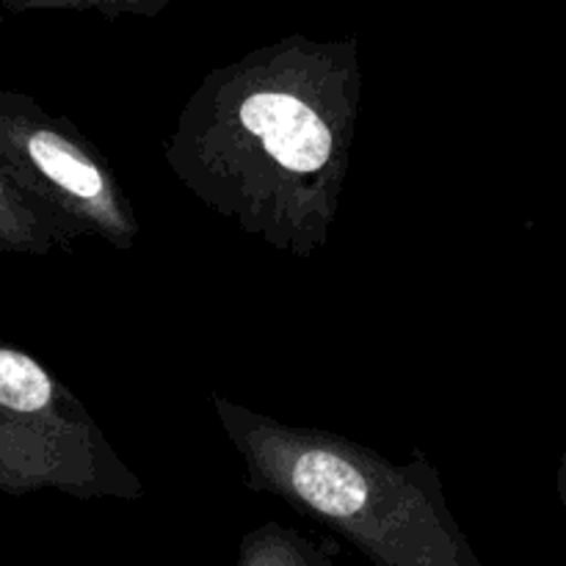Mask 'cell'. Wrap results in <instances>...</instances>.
I'll return each mask as SVG.
<instances>
[{
  "instance_id": "7a4b0ae2",
  "label": "cell",
  "mask_w": 566,
  "mask_h": 566,
  "mask_svg": "<svg viewBox=\"0 0 566 566\" xmlns=\"http://www.w3.org/2000/svg\"><path fill=\"white\" fill-rule=\"evenodd\" d=\"M210 407L249 490L282 497L376 566H481L440 473L420 453L392 462L357 440L282 423L216 392Z\"/></svg>"
},
{
  "instance_id": "277c9868",
  "label": "cell",
  "mask_w": 566,
  "mask_h": 566,
  "mask_svg": "<svg viewBox=\"0 0 566 566\" xmlns=\"http://www.w3.org/2000/svg\"><path fill=\"white\" fill-rule=\"evenodd\" d=\"M0 169L83 238L127 252L138 216L114 166L92 138L28 94L0 86Z\"/></svg>"
},
{
  "instance_id": "8992f818",
  "label": "cell",
  "mask_w": 566,
  "mask_h": 566,
  "mask_svg": "<svg viewBox=\"0 0 566 566\" xmlns=\"http://www.w3.org/2000/svg\"><path fill=\"white\" fill-rule=\"evenodd\" d=\"M235 566H332V558L298 531L265 523L243 536Z\"/></svg>"
},
{
  "instance_id": "52a82bcc",
  "label": "cell",
  "mask_w": 566,
  "mask_h": 566,
  "mask_svg": "<svg viewBox=\"0 0 566 566\" xmlns=\"http://www.w3.org/2000/svg\"><path fill=\"white\" fill-rule=\"evenodd\" d=\"M11 11H94L105 20L119 17H155L171 0H3Z\"/></svg>"
},
{
  "instance_id": "9c48e42d",
  "label": "cell",
  "mask_w": 566,
  "mask_h": 566,
  "mask_svg": "<svg viewBox=\"0 0 566 566\" xmlns=\"http://www.w3.org/2000/svg\"><path fill=\"white\" fill-rule=\"evenodd\" d=\"M564 9H566V0H564Z\"/></svg>"
},
{
  "instance_id": "5b68a950",
  "label": "cell",
  "mask_w": 566,
  "mask_h": 566,
  "mask_svg": "<svg viewBox=\"0 0 566 566\" xmlns=\"http://www.w3.org/2000/svg\"><path fill=\"white\" fill-rule=\"evenodd\" d=\"M81 241L72 227L44 205L28 197L3 169H0V252L44 258L55 249H72Z\"/></svg>"
},
{
  "instance_id": "6da1fadb",
  "label": "cell",
  "mask_w": 566,
  "mask_h": 566,
  "mask_svg": "<svg viewBox=\"0 0 566 566\" xmlns=\"http://www.w3.org/2000/svg\"><path fill=\"white\" fill-rule=\"evenodd\" d=\"M357 39H285L216 66L164 144L191 197L276 252L329 243L357 133Z\"/></svg>"
},
{
  "instance_id": "3957f363",
  "label": "cell",
  "mask_w": 566,
  "mask_h": 566,
  "mask_svg": "<svg viewBox=\"0 0 566 566\" xmlns=\"http://www.w3.org/2000/svg\"><path fill=\"white\" fill-rule=\"evenodd\" d=\"M138 501L144 484L81 398L22 348L0 343V492Z\"/></svg>"
},
{
  "instance_id": "ba28073f",
  "label": "cell",
  "mask_w": 566,
  "mask_h": 566,
  "mask_svg": "<svg viewBox=\"0 0 566 566\" xmlns=\"http://www.w3.org/2000/svg\"><path fill=\"white\" fill-rule=\"evenodd\" d=\"M556 492H558V501H562V506L566 512V451H564L562 464H558V473H556Z\"/></svg>"
}]
</instances>
